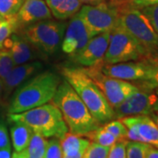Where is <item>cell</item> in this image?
<instances>
[{"instance_id":"obj_6","label":"cell","mask_w":158,"mask_h":158,"mask_svg":"<svg viewBox=\"0 0 158 158\" xmlns=\"http://www.w3.org/2000/svg\"><path fill=\"white\" fill-rule=\"evenodd\" d=\"M66 27L65 23L45 19L26 27L22 36L35 48L51 56L62 44Z\"/></svg>"},{"instance_id":"obj_24","label":"cell","mask_w":158,"mask_h":158,"mask_svg":"<svg viewBox=\"0 0 158 158\" xmlns=\"http://www.w3.org/2000/svg\"><path fill=\"white\" fill-rule=\"evenodd\" d=\"M19 29L16 17L6 19L0 22V49L3 48L4 42L7 38H9L14 32Z\"/></svg>"},{"instance_id":"obj_14","label":"cell","mask_w":158,"mask_h":158,"mask_svg":"<svg viewBox=\"0 0 158 158\" xmlns=\"http://www.w3.org/2000/svg\"><path fill=\"white\" fill-rule=\"evenodd\" d=\"M92 36L78 13L71 17L66 27L62 41V49L65 54L72 56L85 47Z\"/></svg>"},{"instance_id":"obj_29","label":"cell","mask_w":158,"mask_h":158,"mask_svg":"<svg viewBox=\"0 0 158 158\" xmlns=\"http://www.w3.org/2000/svg\"><path fill=\"white\" fill-rule=\"evenodd\" d=\"M44 158H62L61 142L58 138L53 137L48 141Z\"/></svg>"},{"instance_id":"obj_33","label":"cell","mask_w":158,"mask_h":158,"mask_svg":"<svg viewBox=\"0 0 158 158\" xmlns=\"http://www.w3.org/2000/svg\"><path fill=\"white\" fill-rule=\"evenodd\" d=\"M130 4L136 8L141 9V8L145 7V6L156 5V4H158V0H131Z\"/></svg>"},{"instance_id":"obj_32","label":"cell","mask_w":158,"mask_h":158,"mask_svg":"<svg viewBox=\"0 0 158 158\" xmlns=\"http://www.w3.org/2000/svg\"><path fill=\"white\" fill-rule=\"evenodd\" d=\"M11 148V141L6 124L0 120V148Z\"/></svg>"},{"instance_id":"obj_34","label":"cell","mask_w":158,"mask_h":158,"mask_svg":"<svg viewBox=\"0 0 158 158\" xmlns=\"http://www.w3.org/2000/svg\"><path fill=\"white\" fill-rule=\"evenodd\" d=\"M146 158H158V148L148 145L146 151Z\"/></svg>"},{"instance_id":"obj_22","label":"cell","mask_w":158,"mask_h":158,"mask_svg":"<svg viewBox=\"0 0 158 158\" xmlns=\"http://www.w3.org/2000/svg\"><path fill=\"white\" fill-rule=\"evenodd\" d=\"M85 137H88V139L90 141L96 142L98 144L105 146V147H111L113 144L118 141L114 135H113L111 133H109L108 131L105 129L103 127V126H100L98 128H97L94 131L89 133Z\"/></svg>"},{"instance_id":"obj_41","label":"cell","mask_w":158,"mask_h":158,"mask_svg":"<svg viewBox=\"0 0 158 158\" xmlns=\"http://www.w3.org/2000/svg\"><path fill=\"white\" fill-rule=\"evenodd\" d=\"M5 19H6L5 18L3 17V16H1V15H0V22H1V21H3V20H5Z\"/></svg>"},{"instance_id":"obj_21","label":"cell","mask_w":158,"mask_h":158,"mask_svg":"<svg viewBox=\"0 0 158 158\" xmlns=\"http://www.w3.org/2000/svg\"><path fill=\"white\" fill-rule=\"evenodd\" d=\"M82 5L83 3L80 0H63L61 5L52 11V15L60 20L67 19L77 14Z\"/></svg>"},{"instance_id":"obj_25","label":"cell","mask_w":158,"mask_h":158,"mask_svg":"<svg viewBox=\"0 0 158 158\" xmlns=\"http://www.w3.org/2000/svg\"><path fill=\"white\" fill-rule=\"evenodd\" d=\"M149 144L141 141H129L126 146L127 158H146V151Z\"/></svg>"},{"instance_id":"obj_38","label":"cell","mask_w":158,"mask_h":158,"mask_svg":"<svg viewBox=\"0 0 158 158\" xmlns=\"http://www.w3.org/2000/svg\"><path fill=\"white\" fill-rule=\"evenodd\" d=\"M153 120L155 121V123L157 125L158 127V113L156 114H153Z\"/></svg>"},{"instance_id":"obj_11","label":"cell","mask_w":158,"mask_h":158,"mask_svg":"<svg viewBox=\"0 0 158 158\" xmlns=\"http://www.w3.org/2000/svg\"><path fill=\"white\" fill-rule=\"evenodd\" d=\"M113 110L115 118H118L138 115L148 116L158 113V95L139 90Z\"/></svg>"},{"instance_id":"obj_19","label":"cell","mask_w":158,"mask_h":158,"mask_svg":"<svg viewBox=\"0 0 158 158\" xmlns=\"http://www.w3.org/2000/svg\"><path fill=\"white\" fill-rule=\"evenodd\" d=\"M33 130L24 123L14 122L11 127V138L13 148L16 152L25 150L33 135Z\"/></svg>"},{"instance_id":"obj_1","label":"cell","mask_w":158,"mask_h":158,"mask_svg":"<svg viewBox=\"0 0 158 158\" xmlns=\"http://www.w3.org/2000/svg\"><path fill=\"white\" fill-rule=\"evenodd\" d=\"M52 101L60 110L69 132L74 135L86 136L100 127L66 80L60 83Z\"/></svg>"},{"instance_id":"obj_15","label":"cell","mask_w":158,"mask_h":158,"mask_svg":"<svg viewBox=\"0 0 158 158\" xmlns=\"http://www.w3.org/2000/svg\"><path fill=\"white\" fill-rule=\"evenodd\" d=\"M52 16L44 0H25L15 17L19 29L38 21L49 19Z\"/></svg>"},{"instance_id":"obj_2","label":"cell","mask_w":158,"mask_h":158,"mask_svg":"<svg viewBox=\"0 0 158 158\" xmlns=\"http://www.w3.org/2000/svg\"><path fill=\"white\" fill-rule=\"evenodd\" d=\"M62 75L99 124H105L115 118L113 107L83 69L62 68Z\"/></svg>"},{"instance_id":"obj_30","label":"cell","mask_w":158,"mask_h":158,"mask_svg":"<svg viewBox=\"0 0 158 158\" xmlns=\"http://www.w3.org/2000/svg\"><path fill=\"white\" fill-rule=\"evenodd\" d=\"M127 141V139H118L110 147L107 158H127L126 146Z\"/></svg>"},{"instance_id":"obj_18","label":"cell","mask_w":158,"mask_h":158,"mask_svg":"<svg viewBox=\"0 0 158 158\" xmlns=\"http://www.w3.org/2000/svg\"><path fill=\"white\" fill-rule=\"evenodd\" d=\"M84 137L85 136L77 135L70 132H68L60 140L62 156H84L85 150L89 147L90 143L89 139Z\"/></svg>"},{"instance_id":"obj_7","label":"cell","mask_w":158,"mask_h":158,"mask_svg":"<svg viewBox=\"0 0 158 158\" xmlns=\"http://www.w3.org/2000/svg\"><path fill=\"white\" fill-rule=\"evenodd\" d=\"M142 57H148L142 47L117 24L110 32L109 44L103 60L104 64L138 61Z\"/></svg>"},{"instance_id":"obj_36","label":"cell","mask_w":158,"mask_h":158,"mask_svg":"<svg viewBox=\"0 0 158 158\" xmlns=\"http://www.w3.org/2000/svg\"><path fill=\"white\" fill-rule=\"evenodd\" d=\"M83 4H86V5H90V6H96L100 3H104L106 2L107 0H80Z\"/></svg>"},{"instance_id":"obj_26","label":"cell","mask_w":158,"mask_h":158,"mask_svg":"<svg viewBox=\"0 0 158 158\" xmlns=\"http://www.w3.org/2000/svg\"><path fill=\"white\" fill-rule=\"evenodd\" d=\"M103 127L117 139H127V128L120 119H112L105 123Z\"/></svg>"},{"instance_id":"obj_31","label":"cell","mask_w":158,"mask_h":158,"mask_svg":"<svg viewBox=\"0 0 158 158\" xmlns=\"http://www.w3.org/2000/svg\"><path fill=\"white\" fill-rule=\"evenodd\" d=\"M140 10L147 17L154 30L158 34V4L142 7Z\"/></svg>"},{"instance_id":"obj_39","label":"cell","mask_w":158,"mask_h":158,"mask_svg":"<svg viewBox=\"0 0 158 158\" xmlns=\"http://www.w3.org/2000/svg\"><path fill=\"white\" fill-rule=\"evenodd\" d=\"M3 96V81L0 78V98Z\"/></svg>"},{"instance_id":"obj_4","label":"cell","mask_w":158,"mask_h":158,"mask_svg":"<svg viewBox=\"0 0 158 158\" xmlns=\"http://www.w3.org/2000/svg\"><path fill=\"white\" fill-rule=\"evenodd\" d=\"M8 120L12 123H24L33 132L46 138L55 137L61 140L69 131L62 113L54 103H47L23 113L9 114Z\"/></svg>"},{"instance_id":"obj_37","label":"cell","mask_w":158,"mask_h":158,"mask_svg":"<svg viewBox=\"0 0 158 158\" xmlns=\"http://www.w3.org/2000/svg\"><path fill=\"white\" fill-rule=\"evenodd\" d=\"M11 158H28L27 157V152H26V149L25 150H22L20 152H15L13 153L11 155Z\"/></svg>"},{"instance_id":"obj_27","label":"cell","mask_w":158,"mask_h":158,"mask_svg":"<svg viewBox=\"0 0 158 158\" xmlns=\"http://www.w3.org/2000/svg\"><path fill=\"white\" fill-rule=\"evenodd\" d=\"M15 63L12 60L10 52L5 48L0 49V78H6L7 75L14 68Z\"/></svg>"},{"instance_id":"obj_35","label":"cell","mask_w":158,"mask_h":158,"mask_svg":"<svg viewBox=\"0 0 158 158\" xmlns=\"http://www.w3.org/2000/svg\"><path fill=\"white\" fill-rule=\"evenodd\" d=\"M0 158H11V148H0Z\"/></svg>"},{"instance_id":"obj_42","label":"cell","mask_w":158,"mask_h":158,"mask_svg":"<svg viewBox=\"0 0 158 158\" xmlns=\"http://www.w3.org/2000/svg\"><path fill=\"white\" fill-rule=\"evenodd\" d=\"M158 77V71H157V73H156V77Z\"/></svg>"},{"instance_id":"obj_5","label":"cell","mask_w":158,"mask_h":158,"mask_svg":"<svg viewBox=\"0 0 158 158\" xmlns=\"http://www.w3.org/2000/svg\"><path fill=\"white\" fill-rule=\"evenodd\" d=\"M116 6L118 10V25L142 47L148 56L156 55L158 34L147 17L130 3Z\"/></svg>"},{"instance_id":"obj_16","label":"cell","mask_w":158,"mask_h":158,"mask_svg":"<svg viewBox=\"0 0 158 158\" xmlns=\"http://www.w3.org/2000/svg\"><path fill=\"white\" fill-rule=\"evenodd\" d=\"M42 69V64L39 62H30L19 65H15L11 72L3 81V95L7 98L13 90L27 79Z\"/></svg>"},{"instance_id":"obj_13","label":"cell","mask_w":158,"mask_h":158,"mask_svg":"<svg viewBox=\"0 0 158 158\" xmlns=\"http://www.w3.org/2000/svg\"><path fill=\"white\" fill-rule=\"evenodd\" d=\"M110 32H105L90 38L87 44L80 50L70 56L76 63L84 67H90L104 62V56L107 49Z\"/></svg>"},{"instance_id":"obj_3","label":"cell","mask_w":158,"mask_h":158,"mask_svg":"<svg viewBox=\"0 0 158 158\" xmlns=\"http://www.w3.org/2000/svg\"><path fill=\"white\" fill-rule=\"evenodd\" d=\"M61 80L56 74L43 72L19 88L11 99L8 113H19L40 106L53 99Z\"/></svg>"},{"instance_id":"obj_28","label":"cell","mask_w":158,"mask_h":158,"mask_svg":"<svg viewBox=\"0 0 158 158\" xmlns=\"http://www.w3.org/2000/svg\"><path fill=\"white\" fill-rule=\"evenodd\" d=\"M109 147H105L96 142L90 141L89 147L85 150L83 158H107Z\"/></svg>"},{"instance_id":"obj_17","label":"cell","mask_w":158,"mask_h":158,"mask_svg":"<svg viewBox=\"0 0 158 158\" xmlns=\"http://www.w3.org/2000/svg\"><path fill=\"white\" fill-rule=\"evenodd\" d=\"M3 48L10 52L15 65L31 62L34 58L35 48L22 35L11 34L5 40Z\"/></svg>"},{"instance_id":"obj_10","label":"cell","mask_w":158,"mask_h":158,"mask_svg":"<svg viewBox=\"0 0 158 158\" xmlns=\"http://www.w3.org/2000/svg\"><path fill=\"white\" fill-rule=\"evenodd\" d=\"M102 71L111 77L125 81H152L158 67L148 61H131L116 64H103Z\"/></svg>"},{"instance_id":"obj_20","label":"cell","mask_w":158,"mask_h":158,"mask_svg":"<svg viewBox=\"0 0 158 158\" xmlns=\"http://www.w3.org/2000/svg\"><path fill=\"white\" fill-rule=\"evenodd\" d=\"M48 140L44 136L37 133H33L31 141L26 148L28 158H44L48 146Z\"/></svg>"},{"instance_id":"obj_40","label":"cell","mask_w":158,"mask_h":158,"mask_svg":"<svg viewBox=\"0 0 158 158\" xmlns=\"http://www.w3.org/2000/svg\"><path fill=\"white\" fill-rule=\"evenodd\" d=\"M154 81H156V84H157V85H158V77H155ZM156 94L158 95V89H157V90H156Z\"/></svg>"},{"instance_id":"obj_9","label":"cell","mask_w":158,"mask_h":158,"mask_svg":"<svg viewBox=\"0 0 158 158\" xmlns=\"http://www.w3.org/2000/svg\"><path fill=\"white\" fill-rule=\"evenodd\" d=\"M83 19L90 35L111 32L118 24V7L110 2H104L96 6H82L77 12Z\"/></svg>"},{"instance_id":"obj_12","label":"cell","mask_w":158,"mask_h":158,"mask_svg":"<svg viewBox=\"0 0 158 158\" xmlns=\"http://www.w3.org/2000/svg\"><path fill=\"white\" fill-rule=\"evenodd\" d=\"M127 128V140L141 141L158 148V127L147 115L119 118Z\"/></svg>"},{"instance_id":"obj_23","label":"cell","mask_w":158,"mask_h":158,"mask_svg":"<svg viewBox=\"0 0 158 158\" xmlns=\"http://www.w3.org/2000/svg\"><path fill=\"white\" fill-rule=\"evenodd\" d=\"M25 0H0V15L5 19L16 16Z\"/></svg>"},{"instance_id":"obj_8","label":"cell","mask_w":158,"mask_h":158,"mask_svg":"<svg viewBox=\"0 0 158 158\" xmlns=\"http://www.w3.org/2000/svg\"><path fill=\"white\" fill-rule=\"evenodd\" d=\"M103 64L104 62H101L90 67H85L83 70L96 84L110 106L114 109L140 89L128 81L114 78L106 75L101 69Z\"/></svg>"}]
</instances>
